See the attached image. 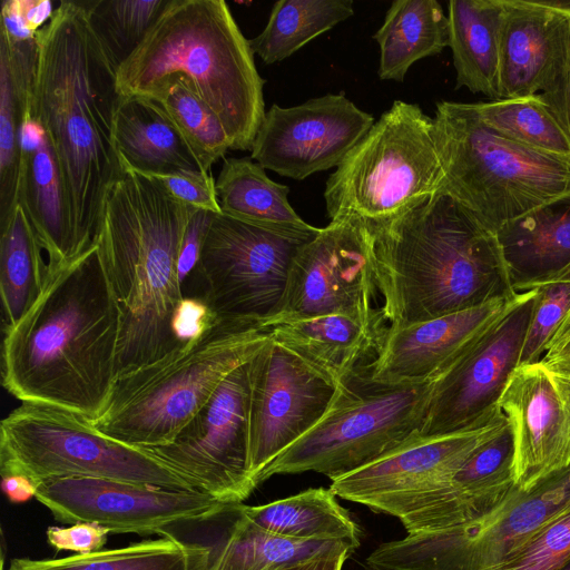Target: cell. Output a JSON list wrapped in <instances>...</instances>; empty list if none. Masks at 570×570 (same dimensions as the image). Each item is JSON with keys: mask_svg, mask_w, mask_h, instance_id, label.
<instances>
[{"mask_svg": "<svg viewBox=\"0 0 570 570\" xmlns=\"http://www.w3.org/2000/svg\"><path fill=\"white\" fill-rule=\"evenodd\" d=\"M35 39L32 116L55 154L77 258L94 246L106 195L122 173L114 141L117 68L90 26L85 1L59 2Z\"/></svg>", "mask_w": 570, "mask_h": 570, "instance_id": "1", "label": "cell"}, {"mask_svg": "<svg viewBox=\"0 0 570 570\" xmlns=\"http://www.w3.org/2000/svg\"><path fill=\"white\" fill-rule=\"evenodd\" d=\"M121 311L95 242L49 274L31 308L4 330L2 384L21 402L95 421L116 377Z\"/></svg>", "mask_w": 570, "mask_h": 570, "instance_id": "2", "label": "cell"}, {"mask_svg": "<svg viewBox=\"0 0 570 570\" xmlns=\"http://www.w3.org/2000/svg\"><path fill=\"white\" fill-rule=\"evenodd\" d=\"M368 227L389 327L517 295L497 233L442 189Z\"/></svg>", "mask_w": 570, "mask_h": 570, "instance_id": "3", "label": "cell"}, {"mask_svg": "<svg viewBox=\"0 0 570 570\" xmlns=\"http://www.w3.org/2000/svg\"><path fill=\"white\" fill-rule=\"evenodd\" d=\"M121 163L122 173L106 195L96 237L121 311L118 375L184 344L174 333L175 314L184 298L178 258L196 210L174 198L154 176Z\"/></svg>", "mask_w": 570, "mask_h": 570, "instance_id": "4", "label": "cell"}, {"mask_svg": "<svg viewBox=\"0 0 570 570\" xmlns=\"http://www.w3.org/2000/svg\"><path fill=\"white\" fill-rule=\"evenodd\" d=\"M181 77L218 116L232 150H250L265 116L264 79L223 0H167L136 50L118 67L119 96L153 95Z\"/></svg>", "mask_w": 570, "mask_h": 570, "instance_id": "5", "label": "cell"}, {"mask_svg": "<svg viewBox=\"0 0 570 570\" xmlns=\"http://www.w3.org/2000/svg\"><path fill=\"white\" fill-rule=\"evenodd\" d=\"M268 338V328L217 320L157 361L119 374L104 412L91 423L135 448L165 445Z\"/></svg>", "mask_w": 570, "mask_h": 570, "instance_id": "6", "label": "cell"}, {"mask_svg": "<svg viewBox=\"0 0 570 570\" xmlns=\"http://www.w3.org/2000/svg\"><path fill=\"white\" fill-rule=\"evenodd\" d=\"M433 119L444 175L440 189L491 230L570 196V158L494 132L472 104L438 101Z\"/></svg>", "mask_w": 570, "mask_h": 570, "instance_id": "7", "label": "cell"}, {"mask_svg": "<svg viewBox=\"0 0 570 570\" xmlns=\"http://www.w3.org/2000/svg\"><path fill=\"white\" fill-rule=\"evenodd\" d=\"M434 380L386 382L357 367L338 387L325 415L259 474L314 471L331 481L421 439Z\"/></svg>", "mask_w": 570, "mask_h": 570, "instance_id": "8", "label": "cell"}, {"mask_svg": "<svg viewBox=\"0 0 570 570\" xmlns=\"http://www.w3.org/2000/svg\"><path fill=\"white\" fill-rule=\"evenodd\" d=\"M443 177L434 119L395 100L328 176L327 217L385 223L439 191Z\"/></svg>", "mask_w": 570, "mask_h": 570, "instance_id": "9", "label": "cell"}, {"mask_svg": "<svg viewBox=\"0 0 570 570\" xmlns=\"http://www.w3.org/2000/svg\"><path fill=\"white\" fill-rule=\"evenodd\" d=\"M0 472L35 484L87 476L197 490L144 449L100 433L91 421L55 406L21 402L0 425Z\"/></svg>", "mask_w": 570, "mask_h": 570, "instance_id": "10", "label": "cell"}, {"mask_svg": "<svg viewBox=\"0 0 570 570\" xmlns=\"http://www.w3.org/2000/svg\"><path fill=\"white\" fill-rule=\"evenodd\" d=\"M570 509V465L529 491L517 488L491 512L468 524L407 534L367 558L372 570H487Z\"/></svg>", "mask_w": 570, "mask_h": 570, "instance_id": "11", "label": "cell"}, {"mask_svg": "<svg viewBox=\"0 0 570 570\" xmlns=\"http://www.w3.org/2000/svg\"><path fill=\"white\" fill-rule=\"evenodd\" d=\"M311 238L213 214L197 275L217 320L268 328L278 315L297 250Z\"/></svg>", "mask_w": 570, "mask_h": 570, "instance_id": "12", "label": "cell"}, {"mask_svg": "<svg viewBox=\"0 0 570 570\" xmlns=\"http://www.w3.org/2000/svg\"><path fill=\"white\" fill-rule=\"evenodd\" d=\"M249 361L226 376L171 442L144 449L195 489L225 503H242L256 488L250 473Z\"/></svg>", "mask_w": 570, "mask_h": 570, "instance_id": "13", "label": "cell"}, {"mask_svg": "<svg viewBox=\"0 0 570 570\" xmlns=\"http://www.w3.org/2000/svg\"><path fill=\"white\" fill-rule=\"evenodd\" d=\"M537 289L517 294L435 380L420 438L483 426L503 413L499 400L519 367Z\"/></svg>", "mask_w": 570, "mask_h": 570, "instance_id": "14", "label": "cell"}, {"mask_svg": "<svg viewBox=\"0 0 570 570\" xmlns=\"http://www.w3.org/2000/svg\"><path fill=\"white\" fill-rule=\"evenodd\" d=\"M379 292L371 228L336 219L321 228L293 258L276 323L328 314L372 316ZM268 327V328H269Z\"/></svg>", "mask_w": 570, "mask_h": 570, "instance_id": "15", "label": "cell"}, {"mask_svg": "<svg viewBox=\"0 0 570 570\" xmlns=\"http://www.w3.org/2000/svg\"><path fill=\"white\" fill-rule=\"evenodd\" d=\"M249 366L250 473L257 487L265 468L325 415L340 385L271 338Z\"/></svg>", "mask_w": 570, "mask_h": 570, "instance_id": "16", "label": "cell"}, {"mask_svg": "<svg viewBox=\"0 0 570 570\" xmlns=\"http://www.w3.org/2000/svg\"><path fill=\"white\" fill-rule=\"evenodd\" d=\"M35 498L61 523L91 522L110 533L138 534L206 517L226 504L199 490L87 476L40 481Z\"/></svg>", "mask_w": 570, "mask_h": 570, "instance_id": "17", "label": "cell"}, {"mask_svg": "<svg viewBox=\"0 0 570 570\" xmlns=\"http://www.w3.org/2000/svg\"><path fill=\"white\" fill-rule=\"evenodd\" d=\"M374 117L344 92L327 94L293 107L274 104L250 148L264 169L303 180L337 167L374 125Z\"/></svg>", "mask_w": 570, "mask_h": 570, "instance_id": "18", "label": "cell"}, {"mask_svg": "<svg viewBox=\"0 0 570 570\" xmlns=\"http://www.w3.org/2000/svg\"><path fill=\"white\" fill-rule=\"evenodd\" d=\"M513 434V480L529 491L570 465V399L541 362L515 368L499 400Z\"/></svg>", "mask_w": 570, "mask_h": 570, "instance_id": "19", "label": "cell"}, {"mask_svg": "<svg viewBox=\"0 0 570 570\" xmlns=\"http://www.w3.org/2000/svg\"><path fill=\"white\" fill-rule=\"evenodd\" d=\"M494 421L464 432L419 439L381 460L332 481L335 497L377 507L436 491L451 481L471 452L505 422Z\"/></svg>", "mask_w": 570, "mask_h": 570, "instance_id": "20", "label": "cell"}, {"mask_svg": "<svg viewBox=\"0 0 570 570\" xmlns=\"http://www.w3.org/2000/svg\"><path fill=\"white\" fill-rule=\"evenodd\" d=\"M512 298L387 327L375 360L366 365L370 374L386 382L435 380L502 314Z\"/></svg>", "mask_w": 570, "mask_h": 570, "instance_id": "21", "label": "cell"}, {"mask_svg": "<svg viewBox=\"0 0 570 570\" xmlns=\"http://www.w3.org/2000/svg\"><path fill=\"white\" fill-rule=\"evenodd\" d=\"M501 99L541 94L566 47L570 13L547 0H501Z\"/></svg>", "mask_w": 570, "mask_h": 570, "instance_id": "22", "label": "cell"}, {"mask_svg": "<svg viewBox=\"0 0 570 570\" xmlns=\"http://www.w3.org/2000/svg\"><path fill=\"white\" fill-rule=\"evenodd\" d=\"M382 309L372 316L328 314L286 320L268 328L285 346L336 384L381 347L387 327Z\"/></svg>", "mask_w": 570, "mask_h": 570, "instance_id": "23", "label": "cell"}, {"mask_svg": "<svg viewBox=\"0 0 570 570\" xmlns=\"http://www.w3.org/2000/svg\"><path fill=\"white\" fill-rule=\"evenodd\" d=\"M497 237L514 293L570 282V196L505 224Z\"/></svg>", "mask_w": 570, "mask_h": 570, "instance_id": "24", "label": "cell"}, {"mask_svg": "<svg viewBox=\"0 0 570 570\" xmlns=\"http://www.w3.org/2000/svg\"><path fill=\"white\" fill-rule=\"evenodd\" d=\"M114 141L120 159L147 175L202 170L173 120L147 97L119 96L114 116Z\"/></svg>", "mask_w": 570, "mask_h": 570, "instance_id": "25", "label": "cell"}, {"mask_svg": "<svg viewBox=\"0 0 570 570\" xmlns=\"http://www.w3.org/2000/svg\"><path fill=\"white\" fill-rule=\"evenodd\" d=\"M501 0L448 2L449 46L455 69V89L468 88L491 100L501 99Z\"/></svg>", "mask_w": 570, "mask_h": 570, "instance_id": "26", "label": "cell"}, {"mask_svg": "<svg viewBox=\"0 0 570 570\" xmlns=\"http://www.w3.org/2000/svg\"><path fill=\"white\" fill-rule=\"evenodd\" d=\"M216 194L224 215L304 238H313L321 229L294 210L288 186L272 180L250 156L224 159Z\"/></svg>", "mask_w": 570, "mask_h": 570, "instance_id": "27", "label": "cell"}, {"mask_svg": "<svg viewBox=\"0 0 570 570\" xmlns=\"http://www.w3.org/2000/svg\"><path fill=\"white\" fill-rule=\"evenodd\" d=\"M17 203L47 254L49 274L76 258L71 219L47 134L37 149L20 153Z\"/></svg>", "mask_w": 570, "mask_h": 570, "instance_id": "28", "label": "cell"}, {"mask_svg": "<svg viewBox=\"0 0 570 570\" xmlns=\"http://www.w3.org/2000/svg\"><path fill=\"white\" fill-rule=\"evenodd\" d=\"M373 39L381 80L402 82L410 67L449 46V20L436 0H395Z\"/></svg>", "mask_w": 570, "mask_h": 570, "instance_id": "29", "label": "cell"}, {"mask_svg": "<svg viewBox=\"0 0 570 570\" xmlns=\"http://www.w3.org/2000/svg\"><path fill=\"white\" fill-rule=\"evenodd\" d=\"M249 521L271 533L294 539H336L356 549L361 531L330 489H308L267 504L245 505Z\"/></svg>", "mask_w": 570, "mask_h": 570, "instance_id": "30", "label": "cell"}, {"mask_svg": "<svg viewBox=\"0 0 570 570\" xmlns=\"http://www.w3.org/2000/svg\"><path fill=\"white\" fill-rule=\"evenodd\" d=\"M0 292L6 330L38 299L49 272L42 255L45 249L19 203L0 225Z\"/></svg>", "mask_w": 570, "mask_h": 570, "instance_id": "31", "label": "cell"}, {"mask_svg": "<svg viewBox=\"0 0 570 570\" xmlns=\"http://www.w3.org/2000/svg\"><path fill=\"white\" fill-rule=\"evenodd\" d=\"M353 14L352 0H279L249 45L264 63H276Z\"/></svg>", "mask_w": 570, "mask_h": 570, "instance_id": "32", "label": "cell"}, {"mask_svg": "<svg viewBox=\"0 0 570 570\" xmlns=\"http://www.w3.org/2000/svg\"><path fill=\"white\" fill-rule=\"evenodd\" d=\"M194 544L170 535L59 559L14 558L7 570H194ZM1 570L4 569L2 559Z\"/></svg>", "mask_w": 570, "mask_h": 570, "instance_id": "33", "label": "cell"}, {"mask_svg": "<svg viewBox=\"0 0 570 570\" xmlns=\"http://www.w3.org/2000/svg\"><path fill=\"white\" fill-rule=\"evenodd\" d=\"M479 119L523 146L570 158V138L540 94L475 102Z\"/></svg>", "mask_w": 570, "mask_h": 570, "instance_id": "34", "label": "cell"}, {"mask_svg": "<svg viewBox=\"0 0 570 570\" xmlns=\"http://www.w3.org/2000/svg\"><path fill=\"white\" fill-rule=\"evenodd\" d=\"M169 116L185 139L203 171L232 149L218 116L190 89L181 77L167 79L149 97Z\"/></svg>", "mask_w": 570, "mask_h": 570, "instance_id": "35", "label": "cell"}, {"mask_svg": "<svg viewBox=\"0 0 570 570\" xmlns=\"http://www.w3.org/2000/svg\"><path fill=\"white\" fill-rule=\"evenodd\" d=\"M244 514V504L226 503L206 517L170 524L157 533L191 542L194 570H249L233 539Z\"/></svg>", "mask_w": 570, "mask_h": 570, "instance_id": "36", "label": "cell"}, {"mask_svg": "<svg viewBox=\"0 0 570 570\" xmlns=\"http://www.w3.org/2000/svg\"><path fill=\"white\" fill-rule=\"evenodd\" d=\"M167 0L85 1L90 26L118 67L136 50Z\"/></svg>", "mask_w": 570, "mask_h": 570, "instance_id": "37", "label": "cell"}, {"mask_svg": "<svg viewBox=\"0 0 570 570\" xmlns=\"http://www.w3.org/2000/svg\"><path fill=\"white\" fill-rule=\"evenodd\" d=\"M24 115L13 92L7 66L0 61V225L17 205L20 131Z\"/></svg>", "mask_w": 570, "mask_h": 570, "instance_id": "38", "label": "cell"}, {"mask_svg": "<svg viewBox=\"0 0 570 570\" xmlns=\"http://www.w3.org/2000/svg\"><path fill=\"white\" fill-rule=\"evenodd\" d=\"M570 559V509L487 570H558Z\"/></svg>", "mask_w": 570, "mask_h": 570, "instance_id": "39", "label": "cell"}, {"mask_svg": "<svg viewBox=\"0 0 570 570\" xmlns=\"http://www.w3.org/2000/svg\"><path fill=\"white\" fill-rule=\"evenodd\" d=\"M519 367L539 363L570 311V282L537 287Z\"/></svg>", "mask_w": 570, "mask_h": 570, "instance_id": "40", "label": "cell"}, {"mask_svg": "<svg viewBox=\"0 0 570 570\" xmlns=\"http://www.w3.org/2000/svg\"><path fill=\"white\" fill-rule=\"evenodd\" d=\"M154 177L180 203L195 209L222 213L216 194V180L210 171L180 169Z\"/></svg>", "mask_w": 570, "mask_h": 570, "instance_id": "41", "label": "cell"}, {"mask_svg": "<svg viewBox=\"0 0 570 570\" xmlns=\"http://www.w3.org/2000/svg\"><path fill=\"white\" fill-rule=\"evenodd\" d=\"M110 531L97 523L77 522L69 527H49L47 539L56 550L87 554L99 551L106 543Z\"/></svg>", "mask_w": 570, "mask_h": 570, "instance_id": "42", "label": "cell"}, {"mask_svg": "<svg viewBox=\"0 0 570 570\" xmlns=\"http://www.w3.org/2000/svg\"><path fill=\"white\" fill-rule=\"evenodd\" d=\"M213 214L196 209L188 223L178 258V278L183 293L187 279L197 273L202 246Z\"/></svg>", "mask_w": 570, "mask_h": 570, "instance_id": "43", "label": "cell"}, {"mask_svg": "<svg viewBox=\"0 0 570 570\" xmlns=\"http://www.w3.org/2000/svg\"><path fill=\"white\" fill-rule=\"evenodd\" d=\"M570 138V33L556 73L540 94Z\"/></svg>", "mask_w": 570, "mask_h": 570, "instance_id": "44", "label": "cell"}, {"mask_svg": "<svg viewBox=\"0 0 570 570\" xmlns=\"http://www.w3.org/2000/svg\"><path fill=\"white\" fill-rule=\"evenodd\" d=\"M216 321L202 296H185L175 314L174 333L180 343H186L199 336Z\"/></svg>", "mask_w": 570, "mask_h": 570, "instance_id": "45", "label": "cell"}, {"mask_svg": "<svg viewBox=\"0 0 570 570\" xmlns=\"http://www.w3.org/2000/svg\"><path fill=\"white\" fill-rule=\"evenodd\" d=\"M0 32L12 41H23L35 38L23 18L20 0H4L1 4Z\"/></svg>", "mask_w": 570, "mask_h": 570, "instance_id": "46", "label": "cell"}, {"mask_svg": "<svg viewBox=\"0 0 570 570\" xmlns=\"http://www.w3.org/2000/svg\"><path fill=\"white\" fill-rule=\"evenodd\" d=\"M20 6L28 28L35 33L50 20L55 11L49 0H20Z\"/></svg>", "mask_w": 570, "mask_h": 570, "instance_id": "47", "label": "cell"}, {"mask_svg": "<svg viewBox=\"0 0 570 570\" xmlns=\"http://www.w3.org/2000/svg\"><path fill=\"white\" fill-rule=\"evenodd\" d=\"M2 478V490L12 502H24L35 498L36 484L21 474H4Z\"/></svg>", "mask_w": 570, "mask_h": 570, "instance_id": "48", "label": "cell"}, {"mask_svg": "<svg viewBox=\"0 0 570 570\" xmlns=\"http://www.w3.org/2000/svg\"><path fill=\"white\" fill-rule=\"evenodd\" d=\"M540 362L556 375L570 379V338L549 348Z\"/></svg>", "mask_w": 570, "mask_h": 570, "instance_id": "49", "label": "cell"}, {"mask_svg": "<svg viewBox=\"0 0 570 570\" xmlns=\"http://www.w3.org/2000/svg\"><path fill=\"white\" fill-rule=\"evenodd\" d=\"M350 554V552H340L318 557L277 570H342L344 561Z\"/></svg>", "mask_w": 570, "mask_h": 570, "instance_id": "50", "label": "cell"}, {"mask_svg": "<svg viewBox=\"0 0 570 570\" xmlns=\"http://www.w3.org/2000/svg\"><path fill=\"white\" fill-rule=\"evenodd\" d=\"M569 338H570V311L568 312L563 322L560 324L559 330H558L557 334L554 335L549 348L554 347Z\"/></svg>", "mask_w": 570, "mask_h": 570, "instance_id": "51", "label": "cell"}, {"mask_svg": "<svg viewBox=\"0 0 570 570\" xmlns=\"http://www.w3.org/2000/svg\"><path fill=\"white\" fill-rule=\"evenodd\" d=\"M558 570H570V559L562 567H560Z\"/></svg>", "mask_w": 570, "mask_h": 570, "instance_id": "52", "label": "cell"}, {"mask_svg": "<svg viewBox=\"0 0 570 570\" xmlns=\"http://www.w3.org/2000/svg\"><path fill=\"white\" fill-rule=\"evenodd\" d=\"M561 379L566 383V386H567V390H568V393H569V399H570V379H563V377H561Z\"/></svg>", "mask_w": 570, "mask_h": 570, "instance_id": "53", "label": "cell"}, {"mask_svg": "<svg viewBox=\"0 0 570 570\" xmlns=\"http://www.w3.org/2000/svg\"><path fill=\"white\" fill-rule=\"evenodd\" d=\"M366 570H371V569L367 568Z\"/></svg>", "mask_w": 570, "mask_h": 570, "instance_id": "54", "label": "cell"}]
</instances>
